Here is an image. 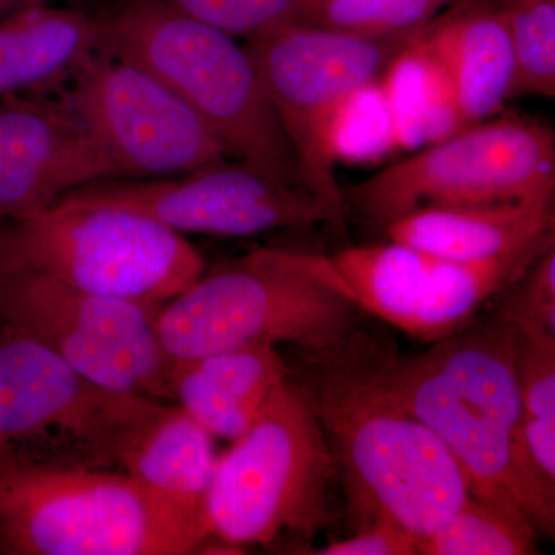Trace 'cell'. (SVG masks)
I'll list each match as a JSON object with an SVG mask.
<instances>
[{
  "instance_id": "obj_1",
  "label": "cell",
  "mask_w": 555,
  "mask_h": 555,
  "mask_svg": "<svg viewBox=\"0 0 555 555\" xmlns=\"http://www.w3.org/2000/svg\"><path fill=\"white\" fill-rule=\"evenodd\" d=\"M369 372L449 449L470 495L555 543V485L526 438L516 335L474 323L411 357L364 356Z\"/></svg>"
},
{
  "instance_id": "obj_2",
  "label": "cell",
  "mask_w": 555,
  "mask_h": 555,
  "mask_svg": "<svg viewBox=\"0 0 555 555\" xmlns=\"http://www.w3.org/2000/svg\"><path fill=\"white\" fill-rule=\"evenodd\" d=\"M364 353L309 358L301 385L360 528L387 518L422 539L462 506L469 485L443 441L372 377Z\"/></svg>"
},
{
  "instance_id": "obj_3",
  "label": "cell",
  "mask_w": 555,
  "mask_h": 555,
  "mask_svg": "<svg viewBox=\"0 0 555 555\" xmlns=\"http://www.w3.org/2000/svg\"><path fill=\"white\" fill-rule=\"evenodd\" d=\"M206 543L204 509L124 470L0 460V554L184 555Z\"/></svg>"
},
{
  "instance_id": "obj_4",
  "label": "cell",
  "mask_w": 555,
  "mask_h": 555,
  "mask_svg": "<svg viewBox=\"0 0 555 555\" xmlns=\"http://www.w3.org/2000/svg\"><path fill=\"white\" fill-rule=\"evenodd\" d=\"M358 313L324 278L318 255L261 248L203 273L155 324L175 361L258 345L326 358L360 347Z\"/></svg>"
},
{
  "instance_id": "obj_5",
  "label": "cell",
  "mask_w": 555,
  "mask_h": 555,
  "mask_svg": "<svg viewBox=\"0 0 555 555\" xmlns=\"http://www.w3.org/2000/svg\"><path fill=\"white\" fill-rule=\"evenodd\" d=\"M101 50L158 76L206 120L233 158L308 190L264 80L235 36L167 0H124L102 17Z\"/></svg>"
},
{
  "instance_id": "obj_6",
  "label": "cell",
  "mask_w": 555,
  "mask_h": 555,
  "mask_svg": "<svg viewBox=\"0 0 555 555\" xmlns=\"http://www.w3.org/2000/svg\"><path fill=\"white\" fill-rule=\"evenodd\" d=\"M35 272L158 312L204 273L177 230L129 208L68 193L0 222V272Z\"/></svg>"
},
{
  "instance_id": "obj_7",
  "label": "cell",
  "mask_w": 555,
  "mask_h": 555,
  "mask_svg": "<svg viewBox=\"0 0 555 555\" xmlns=\"http://www.w3.org/2000/svg\"><path fill=\"white\" fill-rule=\"evenodd\" d=\"M335 477L334 455L308 392L291 377L219 455L204 500L208 543L244 553L281 535L312 539L331 521Z\"/></svg>"
},
{
  "instance_id": "obj_8",
  "label": "cell",
  "mask_w": 555,
  "mask_h": 555,
  "mask_svg": "<svg viewBox=\"0 0 555 555\" xmlns=\"http://www.w3.org/2000/svg\"><path fill=\"white\" fill-rule=\"evenodd\" d=\"M166 404L93 382L0 320V460L122 470Z\"/></svg>"
},
{
  "instance_id": "obj_9",
  "label": "cell",
  "mask_w": 555,
  "mask_h": 555,
  "mask_svg": "<svg viewBox=\"0 0 555 555\" xmlns=\"http://www.w3.org/2000/svg\"><path fill=\"white\" fill-rule=\"evenodd\" d=\"M555 195V134L528 116L486 119L411 152L346 190L347 210L385 230L429 207L521 203Z\"/></svg>"
},
{
  "instance_id": "obj_10",
  "label": "cell",
  "mask_w": 555,
  "mask_h": 555,
  "mask_svg": "<svg viewBox=\"0 0 555 555\" xmlns=\"http://www.w3.org/2000/svg\"><path fill=\"white\" fill-rule=\"evenodd\" d=\"M411 38H366L292 21L247 39L306 188L337 225H345L347 207L328 141L332 119L350 91L382 78Z\"/></svg>"
},
{
  "instance_id": "obj_11",
  "label": "cell",
  "mask_w": 555,
  "mask_h": 555,
  "mask_svg": "<svg viewBox=\"0 0 555 555\" xmlns=\"http://www.w3.org/2000/svg\"><path fill=\"white\" fill-rule=\"evenodd\" d=\"M156 313L35 272H0V320L27 332L86 375L119 392L173 400V360Z\"/></svg>"
},
{
  "instance_id": "obj_12",
  "label": "cell",
  "mask_w": 555,
  "mask_h": 555,
  "mask_svg": "<svg viewBox=\"0 0 555 555\" xmlns=\"http://www.w3.org/2000/svg\"><path fill=\"white\" fill-rule=\"evenodd\" d=\"M62 91L120 177H181L229 158L228 147L188 102L137 62L96 51Z\"/></svg>"
},
{
  "instance_id": "obj_13",
  "label": "cell",
  "mask_w": 555,
  "mask_h": 555,
  "mask_svg": "<svg viewBox=\"0 0 555 555\" xmlns=\"http://www.w3.org/2000/svg\"><path fill=\"white\" fill-rule=\"evenodd\" d=\"M318 262L360 312L433 345L470 326L481 306L524 276L534 259L466 264L389 240L318 255Z\"/></svg>"
},
{
  "instance_id": "obj_14",
  "label": "cell",
  "mask_w": 555,
  "mask_h": 555,
  "mask_svg": "<svg viewBox=\"0 0 555 555\" xmlns=\"http://www.w3.org/2000/svg\"><path fill=\"white\" fill-rule=\"evenodd\" d=\"M73 195L139 211L181 233L246 238L280 229L337 225L309 190L228 158L181 177L101 181Z\"/></svg>"
},
{
  "instance_id": "obj_15",
  "label": "cell",
  "mask_w": 555,
  "mask_h": 555,
  "mask_svg": "<svg viewBox=\"0 0 555 555\" xmlns=\"http://www.w3.org/2000/svg\"><path fill=\"white\" fill-rule=\"evenodd\" d=\"M113 178L115 164L64 94L0 102V222Z\"/></svg>"
},
{
  "instance_id": "obj_16",
  "label": "cell",
  "mask_w": 555,
  "mask_h": 555,
  "mask_svg": "<svg viewBox=\"0 0 555 555\" xmlns=\"http://www.w3.org/2000/svg\"><path fill=\"white\" fill-rule=\"evenodd\" d=\"M555 224V195L521 203L429 207L386 225L387 240L466 264L535 259Z\"/></svg>"
},
{
  "instance_id": "obj_17",
  "label": "cell",
  "mask_w": 555,
  "mask_h": 555,
  "mask_svg": "<svg viewBox=\"0 0 555 555\" xmlns=\"http://www.w3.org/2000/svg\"><path fill=\"white\" fill-rule=\"evenodd\" d=\"M418 36L447 73L466 126L491 119L513 98L516 49L499 3L448 11Z\"/></svg>"
},
{
  "instance_id": "obj_18",
  "label": "cell",
  "mask_w": 555,
  "mask_h": 555,
  "mask_svg": "<svg viewBox=\"0 0 555 555\" xmlns=\"http://www.w3.org/2000/svg\"><path fill=\"white\" fill-rule=\"evenodd\" d=\"M291 378L276 346L221 350L177 361L173 401L217 440L235 441Z\"/></svg>"
},
{
  "instance_id": "obj_19",
  "label": "cell",
  "mask_w": 555,
  "mask_h": 555,
  "mask_svg": "<svg viewBox=\"0 0 555 555\" xmlns=\"http://www.w3.org/2000/svg\"><path fill=\"white\" fill-rule=\"evenodd\" d=\"M102 17L35 3L0 20V102L57 86L101 50Z\"/></svg>"
},
{
  "instance_id": "obj_20",
  "label": "cell",
  "mask_w": 555,
  "mask_h": 555,
  "mask_svg": "<svg viewBox=\"0 0 555 555\" xmlns=\"http://www.w3.org/2000/svg\"><path fill=\"white\" fill-rule=\"evenodd\" d=\"M219 455L206 427L178 403L166 404L130 449L122 470L160 495L204 509Z\"/></svg>"
},
{
  "instance_id": "obj_21",
  "label": "cell",
  "mask_w": 555,
  "mask_h": 555,
  "mask_svg": "<svg viewBox=\"0 0 555 555\" xmlns=\"http://www.w3.org/2000/svg\"><path fill=\"white\" fill-rule=\"evenodd\" d=\"M382 86L404 152L436 144L467 127L447 73L418 33L389 62Z\"/></svg>"
},
{
  "instance_id": "obj_22",
  "label": "cell",
  "mask_w": 555,
  "mask_h": 555,
  "mask_svg": "<svg viewBox=\"0 0 555 555\" xmlns=\"http://www.w3.org/2000/svg\"><path fill=\"white\" fill-rule=\"evenodd\" d=\"M537 532L499 506L469 495L459 509L420 539L422 555H526Z\"/></svg>"
},
{
  "instance_id": "obj_23",
  "label": "cell",
  "mask_w": 555,
  "mask_h": 555,
  "mask_svg": "<svg viewBox=\"0 0 555 555\" xmlns=\"http://www.w3.org/2000/svg\"><path fill=\"white\" fill-rule=\"evenodd\" d=\"M331 152L337 164L366 166L401 152L382 78L350 91L332 119Z\"/></svg>"
},
{
  "instance_id": "obj_24",
  "label": "cell",
  "mask_w": 555,
  "mask_h": 555,
  "mask_svg": "<svg viewBox=\"0 0 555 555\" xmlns=\"http://www.w3.org/2000/svg\"><path fill=\"white\" fill-rule=\"evenodd\" d=\"M454 0H308L298 21L366 38H409Z\"/></svg>"
},
{
  "instance_id": "obj_25",
  "label": "cell",
  "mask_w": 555,
  "mask_h": 555,
  "mask_svg": "<svg viewBox=\"0 0 555 555\" xmlns=\"http://www.w3.org/2000/svg\"><path fill=\"white\" fill-rule=\"evenodd\" d=\"M509 21L516 49L513 98H555V3L551 0H495Z\"/></svg>"
},
{
  "instance_id": "obj_26",
  "label": "cell",
  "mask_w": 555,
  "mask_h": 555,
  "mask_svg": "<svg viewBox=\"0 0 555 555\" xmlns=\"http://www.w3.org/2000/svg\"><path fill=\"white\" fill-rule=\"evenodd\" d=\"M514 335L524 385L526 438L537 465L555 485V353L516 331Z\"/></svg>"
},
{
  "instance_id": "obj_27",
  "label": "cell",
  "mask_w": 555,
  "mask_h": 555,
  "mask_svg": "<svg viewBox=\"0 0 555 555\" xmlns=\"http://www.w3.org/2000/svg\"><path fill=\"white\" fill-rule=\"evenodd\" d=\"M190 16L230 35L251 38L286 22L298 21L305 0H167Z\"/></svg>"
},
{
  "instance_id": "obj_28",
  "label": "cell",
  "mask_w": 555,
  "mask_h": 555,
  "mask_svg": "<svg viewBox=\"0 0 555 555\" xmlns=\"http://www.w3.org/2000/svg\"><path fill=\"white\" fill-rule=\"evenodd\" d=\"M420 537L387 518L361 526L356 534L318 547L320 555H414Z\"/></svg>"
},
{
  "instance_id": "obj_29",
  "label": "cell",
  "mask_w": 555,
  "mask_h": 555,
  "mask_svg": "<svg viewBox=\"0 0 555 555\" xmlns=\"http://www.w3.org/2000/svg\"><path fill=\"white\" fill-rule=\"evenodd\" d=\"M521 286L507 299L503 310L531 308L555 299V224L545 247L525 272Z\"/></svg>"
},
{
  "instance_id": "obj_30",
  "label": "cell",
  "mask_w": 555,
  "mask_h": 555,
  "mask_svg": "<svg viewBox=\"0 0 555 555\" xmlns=\"http://www.w3.org/2000/svg\"><path fill=\"white\" fill-rule=\"evenodd\" d=\"M500 320L520 337L555 353V299L531 308L503 310Z\"/></svg>"
},
{
  "instance_id": "obj_31",
  "label": "cell",
  "mask_w": 555,
  "mask_h": 555,
  "mask_svg": "<svg viewBox=\"0 0 555 555\" xmlns=\"http://www.w3.org/2000/svg\"><path fill=\"white\" fill-rule=\"evenodd\" d=\"M50 0H0L3 5L10 7V9L16 10L25 5H35V3H47Z\"/></svg>"
},
{
  "instance_id": "obj_32",
  "label": "cell",
  "mask_w": 555,
  "mask_h": 555,
  "mask_svg": "<svg viewBox=\"0 0 555 555\" xmlns=\"http://www.w3.org/2000/svg\"><path fill=\"white\" fill-rule=\"evenodd\" d=\"M10 11H13V9H10V7L3 5V3H0V20H2L5 14H9Z\"/></svg>"
},
{
  "instance_id": "obj_33",
  "label": "cell",
  "mask_w": 555,
  "mask_h": 555,
  "mask_svg": "<svg viewBox=\"0 0 555 555\" xmlns=\"http://www.w3.org/2000/svg\"><path fill=\"white\" fill-rule=\"evenodd\" d=\"M551 2H554V3H555V0H551Z\"/></svg>"
},
{
  "instance_id": "obj_34",
  "label": "cell",
  "mask_w": 555,
  "mask_h": 555,
  "mask_svg": "<svg viewBox=\"0 0 555 555\" xmlns=\"http://www.w3.org/2000/svg\"><path fill=\"white\" fill-rule=\"evenodd\" d=\"M308 2V0H305V3Z\"/></svg>"
}]
</instances>
